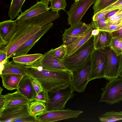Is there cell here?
Segmentation results:
<instances>
[{
  "label": "cell",
  "mask_w": 122,
  "mask_h": 122,
  "mask_svg": "<svg viewBox=\"0 0 122 122\" xmlns=\"http://www.w3.org/2000/svg\"><path fill=\"white\" fill-rule=\"evenodd\" d=\"M58 13L51 11L27 19L16 20L14 30L6 38L7 44L0 49L6 52L8 60L22 44L42 27L58 18Z\"/></svg>",
  "instance_id": "obj_1"
},
{
  "label": "cell",
  "mask_w": 122,
  "mask_h": 122,
  "mask_svg": "<svg viewBox=\"0 0 122 122\" xmlns=\"http://www.w3.org/2000/svg\"><path fill=\"white\" fill-rule=\"evenodd\" d=\"M27 75L38 81L43 90L48 92L65 88L71 82L72 72L68 70L54 71L40 66H26Z\"/></svg>",
  "instance_id": "obj_2"
},
{
  "label": "cell",
  "mask_w": 122,
  "mask_h": 122,
  "mask_svg": "<svg viewBox=\"0 0 122 122\" xmlns=\"http://www.w3.org/2000/svg\"><path fill=\"white\" fill-rule=\"evenodd\" d=\"M94 36H92L81 46L62 61L66 69L72 72L84 66L91 59L95 50Z\"/></svg>",
  "instance_id": "obj_3"
},
{
  "label": "cell",
  "mask_w": 122,
  "mask_h": 122,
  "mask_svg": "<svg viewBox=\"0 0 122 122\" xmlns=\"http://www.w3.org/2000/svg\"><path fill=\"white\" fill-rule=\"evenodd\" d=\"M71 83L66 87L48 92L46 103V111L64 109L67 102L75 94Z\"/></svg>",
  "instance_id": "obj_4"
},
{
  "label": "cell",
  "mask_w": 122,
  "mask_h": 122,
  "mask_svg": "<svg viewBox=\"0 0 122 122\" xmlns=\"http://www.w3.org/2000/svg\"><path fill=\"white\" fill-rule=\"evenodd\" d=\"M99 50L102 53L105 60L104 78L110 81L118 78L120 67V55L117 56L109 46Z\"/></svg>",
  "instance_id": "obj_5"
},
{
  "label": "cell",
  "mask_w": 122,
  "mask_h": 122,
  "mask_svg": "<svg viewBox=\"0 0 122 122\" xmlns=\"http://www.w3.org/2000/svg\"><path fill=\"white\" fill-rule=\"evenodd\" d=\"M99 102H105L110 105L122 101V77L112 79L106 83Z\"/></svg>",
  "instance_id": "obj_6"
},
{
  "label": "cell",
  "mask_w": 122,
  "mask_h": 122,
  "mask_svg": "<svg viewBox=\"0 0 122 122\" xmlns=\"http://www.w3.org/2000/svg\"><path fill=\"white\" fill-rule=\"evenodd\" d=\"M91 67V59L83 66L72 72L71 84L74 91L79 93L85 92L89 82Z\"/></svg>",
  "instance_id": "obj_7"
},
{
  "label": "cell",
  "mask_w": 122,
  "mask_h": 122,
  "mask_svg": "<svg viewBox=\"0 0 122 122\" xmlns=\"http://www.w3.org/2000/svg\"><path fill=\"white\" fill-rule=\"evenodd\" d=\"M96 0H79L75 1L67 12L68 25L71 26L81 21L86 12Z\"/></svg>",
  "instance_id": "obj_8"
},
{
  "label": "cell",
  "mask_w": 122,
  "mask_h": 122,
  "mask_svg": "<svg viewBox=\"0 0 122 122\" xmlns=\"http://www.w3.org/2000/svg\"><path fill=\"white\" fill-rule=\"evenodd\" d=\"M83 112L81 111L68 109L45 111L37 117L39 122H51L71 118H76Z\"/></svg>",
  "instance_id": "obj_9"
},
{
  "label": "cell",
  "mask_w": 122,
  "mask_h": 122,
  "mask_svg": "<svg viewBox=\"0 0 122 122\" xmlns=\"http://www.w3.org/2000/svg\"><path fill=\"white\" fill-rule=\"evenodd\" d=\"M30 102L4 108L0 111V122H12L29 114Z\"/></svg>",
  "instance_id": "obj_10"
},
{
  "label": "cell",
  "mask_w": 122,
  "mask_h": 122,
  "mask_svg": "<svg viewBox=\"0 0 122 122\" xmlns=\"http://www.w3.org/2000/svg\"><path fill=\"white\" fill-rule=\"evenodd\" d=\"M32 66H40L43 69L52 71L67 70L64 66L62 61L54 56L50 50L43 54L42 57Z\"/></svg>",
  "instance_id": "obj_11"
},
{
  "label": "cell",
  "mask_w": 122,
  "mask_h": 122,
  "mask_svg": "<svg viewBox=\"0 0 122 122\" xmlns=\"http://www.w3.org/2000/svg\"><path fill=\"white\" fill-rule=\"evenodd\" d=\"M92 67L89 82L104 76L105 62L103 55L99 49L95 50L91 58Z\"/></svg>",
  "instance_id": "obj_12"
},
{
  "label": "cell",
  "mask_w": 122,
  "mask_h": 122,
  "mask_svg": "<svg viewBox=\"0 0 122 122\" xmlns=\"http://www.w3.org/2000/svg\"><path fill=\"white\" fill-rule=\"evenodd\" d=\"M53 25V23H51L42 27L17 49L14 53L13 57L27 54L41 38L52 27Z\"/></svg>",
  "instance_id": "obj_13"
},
{
  "label": "cell",
  "mask_w": 122,
  "mask_h": 122,
  "mask_svg": "<svg viewBox=\"0 0 122 122\" xmlns=\"http://www.w3.org/2000/svg\"><path fill=\"white\" fill-rule=\"evenodd\" d=\"M91 23L86 24L80 21L65 29L62 36V45L66 46L72 43L90 26Z\"/></svg>",
  "instance_id": "obj_14"
},
{
  "label": "cell",
  "mask_w": 122,
  "mask_h": 122,
  "mask_svg": "<svg viewBox=\"0 0 122 122\" xmlns=\"http://www.w3.org/2000/svg\"><path fill=\"white\" fill-rule=\"evenodd\" d=\"M49 2L44 0L38 1L29 9L21 12V14L17 16L16 20L27 19L48 12L50 9L49 6Z\"/></svg>",
  "instance_id": "obj_15"
},
{
  "label": "cell",
  "mask_w": 122,
  "mask_h": 122,
  "mask_svg": "<svg viewBox=\"0 0 122 122\" xmlns=\"http://www.w3.org/2000/svg\"><path fill=\"white\" fill-rule=\"evenodd\" d=\"M32 78L27 75L24 76L19 84L17 89L31 102L34 101V98L36 96L32 84Z\"/></svg>",
  "instance_id": "obj_16"
},
{
  "label": "cell",
  "mask_w": 122,
  "mask_h": 122,
  "mask_svg": "<svg viewBox=\"0 0 122 122\" xmlns=\"http://www.w3.org/2000/svg\"><path fill=\"white\" fill-rule=\"evenodd\" d=\"M94 29L91 22L90 26L85 32L72 43L66 46V56L71 54L82 46L92 36Z\"/></svg>",
  "instance_id": "obj_17"
},
{
  "label": "cell",
  "mask_w": 122,
  "mask_h": 122,
  "mask_svg": "<svg viewBox=\"0 0 122 122\" xmlns=\"http://www.w3.org/2000/svg\"><path fill=\"white\" fill-rule=\"evenodd\" d=\"M93 36L95 50L100 49L111 45L113 38L112 32L100 30L98 34Z\"/></svg>",
  "instance_id": "obj_18"
},
{
  "label": "cell",
  "mask_w": 122,
  "mask_h": 122,
  "mask_svg": "<svg viewBox=\"0 0 122 122\" xmlns=\"http://www.w3.org/2000/svg\"><path fill=\"white\" fill-rule=\"evenodd\" d=\"M4 96L5 102L3 109L31 102L30 100L22 94L18 90L12 93H8Z\"/></svg>",
  "instance_id": "obj_19"
},
{
  "label": "cell",
  "mask_w": 122,
  "mask_h": 122,
  "mask_svg": "<svg viewBox=\"0 0 122 122\" xmlns=\"http://www.w3.org/2000/svg\"><path fill=\"white\" fill-rule=\"evenodd\" d=\"M24 76L16 74H7L0 75L3 86L8 90L17 89L19 84Z\"/></svg>",
  "instance_id": "obj_20"
},
{
  "label": "cell",
  "mask_w": 122,
  "mask_h": 122,
  "mask_svg": "<svg viewBox=\"0 0 122 122\" xmlns=\"http://www.w3.org/2000/svg\"><path fill=\"white\" fill-rule=\"evenodd\" d=\"M25 69V65L8 60L4 64L3 69L0 73V75L12 74L24 76L27 75Z\"/></svg>",
  "instance_id": "obj_21"
},
{
  "label": "cell",
  "mask_w": 122,
  "mask_h": 122,
  "mask_svg": "<svg viewBox=\"0 0 122 122\" xmlns=\"http://www.w3.org/2000/svg\"><path fill=\"white\" fill-rule=\"evenodd\" d=\"M43 55V54L40 53L22 55L13 57L12 61L16 63L25 66H32L40 59Z\"/></svg>",
  "instance_id": "obj_22"
},
{
  "label": "cell",
  "mask_w": 122,
  "mask_h": 122,
  "mask_svg": "<svg viewBox=\"0 0 122 122\" xmlns=\"http://www.w3.org/2000/svg\"><path fill=\"white\" fill-rule=\"evenodd\" d=\"M16 23V20H14L10 19L1 22L0 36L5 40L14 30Z\"/></svg>",
  "instance_id": "obj_23"
},
{
  "label": "cell",
  "mask_w": 122,
  "mask_h": 122,
  "mask_svg": "<svg viewBox=\"0 0 122 122\" xmlns=\"http://www.w3.org/2000/svg\"><path fill=\"white\" fill-rule=\"evenodd\" d=\"M45 103L37 101L31 102L29 108V114L36 117L42 114L46 111Z\"/></svg>",
  "instance_id": "obj_24"
},
{
  "label": "cell",
  "mask_w": 122,
  "mask_h": 122,
  "mask_svg": "<svg viewBox=\"0 0 122 122\" xmlns=\"http://www.w3.org/2000/svg\"><path fill=\"white\" fill-rule=\"evenodd\" d=\"M25 0H12L8 15L10 19L13 20L21 12L22 6Z\"/></svg>",
  "instance_id": "obj_25"
},
{
  "label": "cell",
  "mask_w": 122,
  "mask_h": 122,
  "mask_svg": "<svg viewBox=\"0 0 122 122\" xmlns=\"http://www.w3.org/2000/svg\"><path fill=\"white\" fill-rule=\"evenodd\" d=\"M101 122H112L122 120V111L116 112L108 111L102 114L99 117Z\"/></svg>",
  "instance_id": "obj_26"
},
{
  "label": "cell",
  "mask_w": 122,
  "mask_h": 122,
  "mask_svg": "<svg viewBox=\"0 0 122 122\" xmlns=\"http://www.w3.org/2000/svg\"><path fill=\"white\" fill-rule=\"evenodd\" d=\"M119 0H97L93 9L94 15Z\"/></svg>",
  "instance_id": "obj_27"
},
{
  "label": "cell",
  "mask_w": 122,
  "mask_h": 122,
  "mask_svg": "<svg viewBox=\"0 0 122 122\" xmlns=\"http://www.w3.org/2000/svg\"><path fill=\"white\" fill-rule=\"evenodd\" d=\"M50 7L51 10L58 13L61 10H65L67 4L65 0H51Z\"/></svg>",
  "instance_id": "obj_28"
},
{
  "label": "cell",
  "mask_w": 122,
  "mask_h": 122,
  "mask_svg": "<svg viewBox=\"0 0 122 122\" xmlns=\"http://www.w3.org/2000/svg\"><path fill=\"white\" fill-rule=\"evenodd\" d=\"M66 46L62 44L56 48L54 49L52 48L50 50L54 56L59 60L62 61L67 55Z\"/></svg>",
  "instance_id": "obj_29"
},
{
  "label": "cell",
  "mask_w": 122,
  "mask_h": 122,
  "mask_svg": "<svg viewBox=\"0 0 122 122\" xmlns=\"http://www.w3.org/2000/svg\"><path fill=\"white\" fill-rule=\"evenodd\" d=\"M117 56L122 54V39L113 37L110 46Z\"/></svg>",
  "instance_id": "obj_30"
},
{
  "label": "cell",
  "mask_w": 122,
  "mask_h": 122,
  "mask_svg": "<svg viewBox=\"0 0 122 122\" xmlns=\"http://www.w3.org/2000/svg\"><path fill=\"white\" fill-rule=\"evenodd\" d=\"M94 29L100 30L101 29L108 25L107 21V19L104 17L96 21L92 20L91 22Z\"/></svg>",
  "instance_id": "obj_31"
},
{
  "label": "cell",
  "mask_w": 122,
  "mask_h": 122,
  "mask_svg": "<svg viewBox=\"0 0 122 122\" xmlns=\"http://www.w3.org/2000/svg\"><path fill=\"white\" fill-rule=\"evenodd\" d=\"M38 122L37 117L29 114L21 118L15 120L12 122Z\"/></svg>",
  "instance_id": "obj_32"
},
{
  "label": "cell",
  "mask_w": 122,
  "mask_h": 122,
  "mask_svg": "<svg viewBox=\"0 0 122 122\" xmlns=\"http://www.w3.org/2000/svg\"><path fill=\"white\" fill-rule=\"evenodd\" d=\"M48 92L44 90L38 94L34 98L33 101H37L46 103Z\"/></svg>",
  "instance_id": "obj_33"
},
{
  "label": "cell",
  "mask_w": 122,
  "mask_h": 122,
  "mask_svg": "<svg viewBox=\"0 0 122 122\" xmlns=\"http://www.w3.org/2000/svg\"><path fill=\"white\" fill-rule=\"evenodd\" d=\"M122 27V25L113 24L108 25L100 29V30L112 32L120 29Z\"/></svg>",
  "instance_id": "obj_34"
},
{
  "label": "cell",
  "mask_w": 122,
  "mask_h": 122,
  "mask_svg": "<svg viewBox=\"0 0 122 122\" xmlns=\"http://www.w3.org/2000/svg\"><path fill=\"white\" fill-rule=\"evenodd\" d=\"M32 82L37 95L39 93L42 91L43 89L41 84L36 80L32 78Z\"/></svg>",
  "instance_id": "obj_35"
},
{
  "label": "cell",
  "mask_w": 122,
  "mask_h": 122,
  "mask_svg": "<svg viewBox=\"0 0 122 122\" xmlns=\"http://www.w3.org/2000/svg\"><path fill=\"white\" fill-rule=\"evenodd\" d=\"M7 60L6 53L4 51L0 50V63L5 64Z\"/></svg>",
  "instance_id": "obj_36"
},
{
  "label": "cell",
  "mask_w": 122,
  "mask_h": 122,
  "mask_svg": "<svg viewBox=\"0 0 122 122\" xmlns=\"http://www.w3.org/2000/svg\"><path fill=\"white\" fill-rule=\"evenodd\" d=\"M113 37L122 39V27L118 30L112 32Z\"/></svg>",
  "instance_id": "obj_37"
},
{
  "label": "cell",
  "mask_w": 122,
  "mask_h": 122,
  "mask_svg": "<svg viewBox=\"0 0 122 122\" xmlns=\"http://www.w3.org/2000/svg\"><path fill=\"white\" fill-rule=\"evenodd\" d=\"M5 102V98L4 95L0 94V111L3 109Z\"/></svg>",
  "instance_id": "obj_38"
},
{
  "label": "cell",
  "mask_w": 122,
  "mask_h": 122,
  "mask_svg": "<svg viewBox=\"0 0 122 122\" xmlns=\"http://www.w3.org/2000/svg\"><path fill=\"white\" fill-rule=\"evenodd\" d=\"M0 49H1L6 46L8 43L7 40L4 39L1 36H0Z\"/></svg>",
  "instance_id": "obj_39"
},
{
  "label": "cell",
  "mask_w": 122,
  "mask_h": 122,
  "mask_svg": "<svg viewBox=\"0 0 122 122\" xmlns=\"http://www.w3.org/2000/svg\"><path fill=\"white\" fill-rule=\"evenodd\" d=\"M119 10H116L110 12H109L105 16V17L107 19L112 16L114 15L116 13H117Z\"/></svg>",
  "instance_id": "obj_40"
},
{
  "label": "cell",
  "mask_w": 122,
  "mask_h": 122,
  "mask_svg": "<svg viewBox=\"0 0 122 122\" xmlns=\"http://www.w3.org/2000/svg\"><path fill=\"white\" fill-rule=\"evenodd\" d=\"M118 76L120 77H122V54L120 55V67Z\"/></svg>",
  "instance_id": "obj_41"
},
{
  "label": "cell",
  "mask_w": 122,
  "mask_h": 122,
  "mask_svg": "<svg viewBox=\"0 0 122 122\" xmlns=\"http://www.w3.org/2000/svg\"><path fill=\"white\" fill-rule=\"evenodd\" d=\"M99 30L98 29H94L92 31V35L94 36L97 35L99 33Z\"/></svg>",
  "instance_id": "obj_42"
},
{
  "label": "cell",
  "mask_w": 122,
  "mask_h": 122,
  "mask_svg": "<svg viewBox=\"0 0 122 122\" xmlns=\"http://www.w3.org/2000/svg\"><path fill=\"white\" fill-rule=\"evenodd\" d=\"M115 24L122 25V18L118 20Z\"/></svg>",
  "instance_id": "obj_43"
},
{
  "label": "cell",
  "mask_w": 122,
  "mask_h": 122,
  "mask_svg": "<svg viewBox=\"0 0 122 122\" xmlns=\"http://www.w3.org/2000/svg\"><path fill=\"white\" fill-rule=\"evenodd\" d=\"M3 90V89L1 87H0V94H2V92Z\"/></svg>",
  "instance_id": "obj_44"
},
{
  "label": "cell",
  "mask_w": 122,
  "mask_h": 122,
  "mask_svg": "<svg viewBox=\"0 0 122 122\" xmlns=\"http://www.w3.org/2000/svg\"><path fill=\"white\" fill-rule=\"evenodd\" d=\"M46 1L50 2L51 0H44Z\"/></svg>",
  "instance_id": "obj_45"
},
{
  "label": "cell",
  "mask_w": 122,
  "mask_h": 122,
  "mask_svg": "<svg viewBox=\"0 0 122 122\" xmlns=\"http://www.w3.org/2000/svg\"><path fill=\"white\" fill-rule=\"evenodd\" d=\"M74 0L75 1H78L79 0Z\"/></svg>",
  "instance_id": "obj_46"
},
{
  "label": "cell",
  "mask_w": 122,
  "mask_h": 122,
  "mask_svg": "<svg viewBox=\"0 0 122 122\" xmlns=\"http://www.w3.org/2000/svg\"><path fill=\"white\" fill-rule=\"evenodd\" d=\"M119 0V1H122V0Z\"/></svg>",
  "instance_id": "obj_47"
},
{
  "label": "cell",
  "mask_w": 122,
  "mask_h": 122,
  "mask_svg": "<svg viewBox=\"0 0 122 122\" xmlns=\"http://www.w3.org/2000/svg\"><path fill=\"white\" fill-rule=\"evenodd\" d=\"M37 1H38V0H36Z\"/></svg>",
  "instance_id": "obj_48"
}]
</instances>
